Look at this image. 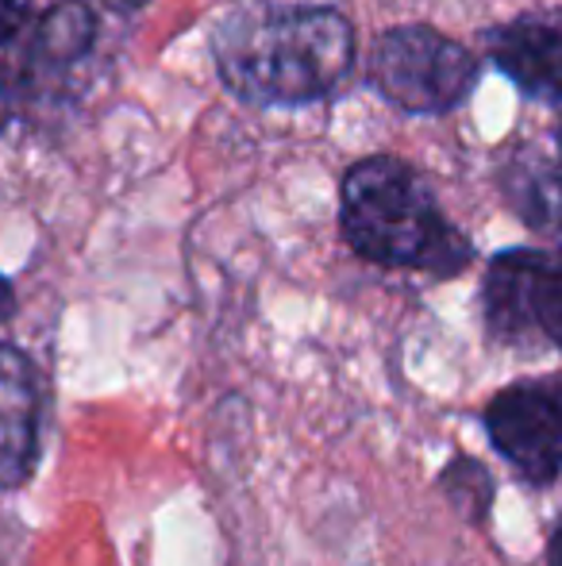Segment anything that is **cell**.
Here are the masks:
<instances>
[{"instance_id": "6da1fadb", "label": "cell", "mask_w": 562, "mask_h": 566, "mask_svg": "<svg viewBox=\"0 0 562 566\" xmlns=\"http://www.w3.org/2000/svg\"><path fill=\"white\" fill-rule=\"evenodd\" d=\"M212 62L243 105H320L351 77L354 28L343 12L324 4L251 0L212 28Z\"/></svg>"}, {"instance_id": "7a4b0ae2", "label": "cell", "mask_w": 562, "mask_h": 566, "mask_svg": "<svg viewBox=\"0 0 562 566\" xmlns=\"http://www.w3.org/2000/svg\"><path fill=\"white\" fill-rule=\"evenodd\" d=\"M339 231L359 259L385 270L458 277L474 262V243L447 220L416 166L370 155L339 181Z\"/></svg>"}, {"instance_id": "3957f363", "label": "cell", "mask_w": 562, "mask_h": 566, "mask_svg": "<svg viewBox=\"0 0 562 566\" xmlns=\"http://www.w3.org/2000/svg\"><path fill=\"white\" fill-rule=\"evenodd\" d=\"M367 77L401 113L447 116L474 93L481 62L432 23H401L374 39Z\"/></svg>"}, {"instance_id": "277c9868", "label": "cell", "mask_w": 562, "mask_h": 566, "mask_svg": "<svg viewBox=\"0 0 562 566\" xmlns=\"http://www.w3.org/2000/svg\"><path fill=\"white\" fill-rule=\"evenodd\" d=\"M478 308L481 328L497 347L562 355V251H497L481 274Z\"/></svg>"}, {"instance_id": "5b68a950", "label": "cell", "mask_w": 562, "mask_h": 566, "mask_svg": "<svg viewBox=\"0 0 562 566\" xmlns=\"http://www.w3.org/2000/svg\"><path fill=\"white\" fill-rule=\"evenodd\" d=\"M97 43L89 0H59L0 51V101L12 108L54 105L70 93Z\"/></svg>"}, {"instance_id": "8992f818", "label": "cell", "mask_w": 562, "mask_h": 566, "mask_svg": "<svg viewBox=\"0 0 562 566\" xmlns=\"http://www.w3.org/2000/svg\"><path fill=\"white\" fill-rule=\"evenodd\" d=\"M481 428L520 482L536 490L562 482V374L520 378L497 389L481 409Z\"/></svg>"}, {"instance_id": "52a82bcc", "label": "cell", "mask_w": 562, "mask_h": 566, "mask_svg": "<svg viewBox=\"0 0 562 566\" xmlns=\"http://www.w3.org/2000/svg\"><path fill=\"white\" fill-rule=\"evenodd\" d=\"M486 54L528 101H562V8H532L481 35Z\"/></svg>"}, {"instance_id": "ba28073f", "label": "cell", "mask_w": 562, "mask_h": 566, "mask_svg": "<svg viewBox=\"0 0 562 566\" xmlns=\"http://www.w3.org/2000/svg\"><path fill=\"white\" fill-rule=\"evenodd\" d=\"M46 389L15 343H0V490H20L39 467Z\"/></svg>"}, {"instance_id": "9c48e42d", "label": "cell", "mask_w": 562, "mask_h": 566, "mask_svg": "<svg viewBox=\"0 0 562 566\" xmlns=\"http://www.w3.org/2000/svg\"><path fill=\"white\" fill-rule=\"evenodd\" d=\"M505 205L532 231H562V155L536 143L512 147L497 170Z\"/></svg>"}, {"instance_id": "30bf717a", "label": "cell", "mask_w": 562, "mask_h": 566, "mask_svg": "<svg viewBox=\"0 0 562 566\" xmlns=\"http://www.w3.org/2000/svg\"><path fill=\"white\" fill-rule=\"evenodd\" d=\"M439 490H443V497L455 505V513L463 516V521H470V524L489 521L497 482L486 470V462H478L474 454H455V459L439 470Z\"/></svg>"}, {"instance_id": "8fae6325", "label": "cell", "mask_w": 562, "mask_h": 566, "mask_svg": "<svg viewBox=\"0 0 562 566\" xmlns=\"http://www.w3.org/2000/svg\"><path fill=\"white\" fill-rule=\"evenodd\" d=\"M31 20H35V0H0V51L12 46Z\"/></svg>"}, {"instance_id": "7c38bea8", "label": "cell", "mask_w": 562, "mask_h": 566, "mask_svg": "<svg viewBox=\"0 0 562 566\" xmlns=\"http://www.w3.org/2000/svg\"><path fill=\"white\" fill-rule=\"evenodd\" d=\"M12 316H15V290H12V282L0 274V324L12 321Z\"/></svg>"}, {"instance_id": "4fadbf2b", "label": "cell", "mask_w": 562, "mask_h": 566, "mask_svg": "<svg viewBox=\"0 0 562 566\" xmlns=\"http://www.w3.org/2000/svg\"><path fill=\"white\" fill-rule=\"evenodd\" d=\"M548 566H562V521L555 524V532L548 539Z\"/></svg>"}, {"instance_id": "5bb4252c", "label": "cell", "mask_w": 562, "mask_h": 566, "mask_svg": "<svg viewBox=\"0 0 562 566\" xmlns=\"http://www.w3.org/2000/svg\"><path fill=\"white\" fill-rule=\"evenodd\" d=\"M120 4H124V8H139L142 0H116V8H120Z\"/></svg>"}, {"instance_id": "9a60e30c", "label": "cell", "mask_w": 562, "mask_h": 566, "mask_svg": "<svg viewBox=\"0 0 562 566\" xmlns=\"http://www.w3.org/2000/svg\"><path fill=\"white\" fill-rule=\"evenodd\" d=\"M555 150L562 155V124H559V132H555Z\"/></svg>"}, {"instance_id": "2e32d148", "label": "cell", "mask_w": 562, "mask_h": 566, "mask_svg": "<svg viewBox=\"0 0 562 566\" xmlns=\"http://www.w3.org/2000/svg\"><path fill=\"white\" fill-rule=\"evenodd\" d=\"M559 251H562V247H559Z\"/></svg>"}]
</instances>
